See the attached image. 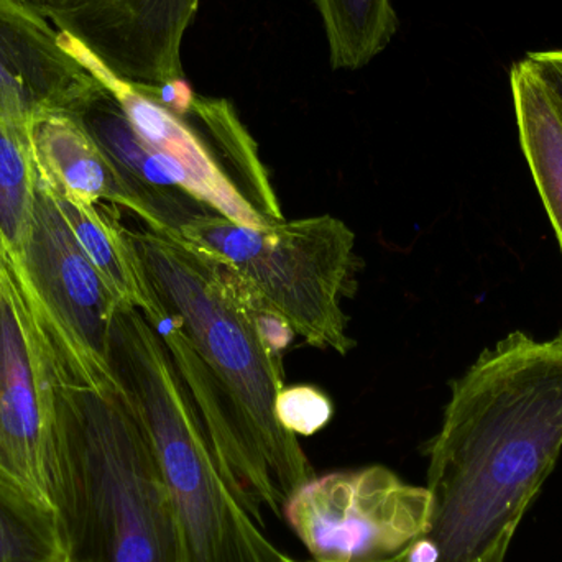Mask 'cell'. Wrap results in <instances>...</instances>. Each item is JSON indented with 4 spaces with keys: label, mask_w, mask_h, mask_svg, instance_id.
<instances>
[{
    "label": "cell",
    "mask_w": 562,
    "mask_h": 562,
    "mask_svg": "<svg viewBox=\"0 0 562 562\" xmlns=\"http://www.w3.org/2000/svg\"><path fill=\"white\" fill-rule=\"evenodd\" d=\"M277 418L294 436H313L333 418V403L314 386L284 385L276 405Z\"/></svg>",
    "instance_id": "cell-20"
},
{
    "label": "cell",
    "mask_w": 562,
    "mask_h": 562,
    "mask_svg": "<svg viewBox=\"0 0 562 562\" xmlns=\"http://www.w3.org/2000/svg\"><path fill=\"white\" fill-rule=\"evenodd\" d=\"M63 48L78 59L119 102L138 135L164 158L175 183L213 213L247 226L267 223L247 203L217 164L206 138L190 117L165 108L147 88L128 85L112 75L88 48L68 33L59 32Z\"/></svg>",
    "instance_id": "cell-11"
},
{
    "label": "cell",
    "mask_w": 562,
    "mask_h": 562,
    "mask_svg": "<svg viewBox=\"0 0 562 562\" xmlns=\"http://www.w3.org/2000/svg\"><path fill=\"white\" fill-rule=\"evenodd\" d=\"M323 20L334 69L357 71L392 42L398 30L393 0H313Z\"/></svg>",
    "instance_id": "cell-17"
},
{
    "label": "cell",
    "mask_w": 562,
    "mask_h": 562,
    "mask_svg": "<svg viewBox=\"0 0 562 562\" xmlns=\"http://www.w3.org/2000/svg\"><path fill=\"white\" fill-rule=\"evenodd\" d=\"M180 236L223 262L263 313L316 349L347 356L342 300L356 267V236L337 217L247 226L216 213L194 217Z\"/></svg>",
    "instance_id": "cell-5"
},
{
    "label": "cell",
    "mask_w": 562,
    "mask_h": 562,
    "mask_svg": "<svg viewBox=\"0 0 562 562\" xmlns=\"http://www.w3.org/2000/svg\"><path fill=\"white\" fill-rule=\"evenodd\" d=\"M61 372L15 263L0 252V481L56 512Z\"/></svg>",
    "instance_id": "cell-6"
},
{
    "label": "cell",
    "mask_w": 562,
    "mask_h": 562,
    "mask_svg": "<svg viewBox=\"0 0 562 562\" xmlns=\"http://www.w3.org/2000/svg\"><path fill=\"white\" fill-rule=\"evenodd\" d=\"M510 86L521 150L562 250V114L527 58L515 63Z\"/></svg>",
    "instance_id": "cell-15"
},
{
    "label": "cell",
    "mask_w": 562,
    "mask_h": 562,
    "mask_svg": "<svg viewBox=\"0 0 562 562\" xmlns=\"http://www.w3.org/2000/svg\"><path fill=\"white\" fill-rule=\"evenodd\" d=\"M562 451V336L508 334L452 383L428 449L435 562H505Z\"/></svg>",
    "instance_id": "cell-2"
},
{
    "label": "cell",
    "mask_w": 562,
    "mask_h": 562,
    "mask_svg": "<svg viewBox=\"0 0 562 562\" xmlns=\"http://www.w3.org/2000/svg\"><path fill=\"white\" fill-rule=\"evenodd\" d=\"M58 514L0 481V562H66Z\"/></svg>",
    "instance_id": "cell-19"
},
{
    "label": "cell",
    "mask_w": 562,
    "mask_h": 562,
    "mask_svg": "<svg viewBox=\"0 0 562 562\" xmlns=\"http://www.w3.org/2000/svg\"><path fill=\"white\" fill-rule=\"evenodd\" d=\"M167 316L154 326L190 390L227 481L263 525L316 475L297 436L280 425L283 349L294 334L263 313L220 260L171 231H132Z\"/></svg>",
    "instance_id": "cell-1"
},
{
    "label": "cell",
    "mask_w": 562,
    "mask_h": 562,
    "mask_svg": "<svg viewBox=\"0 0 562 562\" xmlns=\"http://www.w3.org/2000/svg\"><path fill=\"white\" fill-rule=\"evenodd\" d=\"M283 562H319V561H300L296 558L290 557V554L284 553ZM382 562H435V554H432L431 548L426 543L425 538L423 540L416 541L412 548L403 551L398 557L392 558V560H386Z\"/></svg>",
    "instance_id": "cell-22"
},
{
    "label": "cell",
    "mask_w": 562,
    "mask_h": 562,
    "mask_svg": "<svg viewBox=\"0 0 562 562\" xmlns=\"http://www.w3.org/2000/svg\"><path fill=\"white\" fill-rule=\"evenodd\" d=\"M78 117L147 207L148 227L180 234L194 217L213 213L175 183L164 158L135 132L104 86Z\"/></svg>",
    "instance_id": "cell-13"
},
{
    "label": "cell",
    "mask_w": 562,
    "mask_h": 562,
    "mask_svg": "<svg viewBox=\"0 0 562 562\" xmlns=\"http://www.w3.org/2000/svg\"><path fill=\"white\" fill-rule=\"evenodd\" d=\"M53 196L58 201L82 252L111 288L119 303L140 311L151 326L160 324L167 311L154 293L132 240L131 229L122 223L117 206L56 194Z\"/></svg>",
    "instance_id": "cell-14"
},
{
    "label": "cell",
    "mask_w": 562,
    "mask_h": 562,
    "mask_svg": "<svg viewBox=\"0 0 562 562\" xmlns=\"http://www.w3.org/2000/svg\"><path fill=\"white\" fill-rule=\"evenodd\" d=\"M19 272L63 382L99 392L121 390L109 360L112 319L121 303L82 252L38 173Z\"/></svg>",
    "instance_id": "cell-7"
},
{
    "label": "cell",
    "mask_w": 562,
    "mask_h": 562,
    "mask_svg": "<svg viewBox=\"0 0 562 562\" xmlns=\"http://www.w3.org/2000/svg\"><path fill=\"white\" fill-rule=\"evenodd\" d=\"M109 360L160 468L181 562H283L227 481L170 350L135 307L115 311Z\"/></svg>",
    "instance_id": "cell-3"
},
{
    "label": "cell",
    "mask_w": 562,
    "mask_h": 562,
    "mask_svg": "<svg viewBox=\"0 0 562 562\" xmlns=\"http://www.w3.org/2000/svg\"><path fill=\"white\" fill-rule=\"evenodd\" d=\"M66 562H69V561H66Z\"/></svg>",
    "instance_id": "cell-23"
},
{
    "label": "cell",
    "mask_w": 562,
    "mask_h": 562,
    "mask_svg": "<svg viewBox=\"0 0 562 562\" xmlns=\"http://www.w3.org/2000/svg\"><path fill=\"white\" fill-rule=\"evenodd\" d=\"M101 91L36 0H0V119L29 125L45 112L79 115Z\"/></svg>",
    "instance_id": "cell-10"
},
{
    "label": "cell",
    "mask_w": 562,
    "mask_h": 562,
    "mask_svg": "<svg viewBox=\"0 0 562 562\" xmlns=\"http://www.w3.org/2000/svg\"><path fill=\"white\" fill-rule=\"evenodd\" d=\"M188 117L196 124L234 187L267 223L283 221L259 147L226 99L196 94Z\"/></svg>",
    "instance_id": "cell-16"
},
{
    "label": "cell",
    "mask_w": 562,
    "mask_h": 562,
    "mask_svg": "<svg viewBox=\"0 0 562 562\" xmlns=\"http://www.w3.org/2000/svg\"><path fill=\"white\" fill-rule=\"evenodd\" d=\"M527 59L550 89L562 114V49L531 52L528 53Z\"/></svg>",
    "instance_id": "cell-21"
},
{
    "label": "cell",
    "mask_w": 562,
    "mask_h": 562,
    "mask_svg": "<svg viewBox=\"0 0 562 562\" xmlns=\"http://www.w3.org/2000/svg\"><path fill=\"white\" fill-rule=\"evenodd\" d=\"M53 25L138 88L184 79L181 45L201 0H36Z\"/></svg>",
    "instance_id": "cell-9"
},
{
    "label": "cell",
    "mask_w": 562,
    "mask_h": 562,
    "mask_svg": "<svg viewBox=\"0 0 562 562\" xmlns=\"http://www.w3.org/2000/svg\"><path fill=\"white\" fill-rule=\"evenodd\" d=\"M283 518L319 562H382L428 535L431 495L383 465L314 475Z\"/></svg>",
    "instance_id": "cell-8"
},
{
    "label": "cell",
    "mask_w": 562,
    "mask_h": 562,
    "mask_svg": "<svg viewBox=\"0 0 562 562\" xmlns=\"http://www.w3.org/2000/svg\"><path fill=\"white\" fill-rule=\"evenodd\" d=\"M36 167L29 125L0 119V252L22 267L32 229Z\"/></svg>",
    "instance_id": "cell-18"
},
{
    "label": "cell",
    "mask_w": 562,
    "mask_h": 562,
    "mask_svg": "<svg viewBox=\"0 0 562 562\" xmlns=\"http://www.w3.org/2000/svg\"><path fill=\"white\" fill-rule=\"evenodd\" d=\"M36 173L56 196L124 207L147 226V207L99 147L81 119L45 112L29 124Z\"/></svg>",
    "instance_id": "cell-12"
},
{
    "label": "cell",
    "mask_w": 562,
    "mask_h": 562,
    "mask_svg": "<svg viewBox=\"0 0 562 562\" xmlns=\"http://www.w3.org/2000/svg\"><path fill=\"white\" fill-rule=\"evenodd\" d=\"M58 514L69 562H181L170 497L121 390L61 382Z\"/></svg>",
    "instance_id": "cell-4"
}]
</instances>
